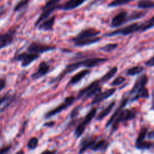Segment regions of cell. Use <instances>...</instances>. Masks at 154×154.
I'll return each instance as SVG.
<instances>
[{"label":"cell","instance_id":"37","mask_svg":"<svg viewBox=\"0 0 154 154\" xmlns=\"http://www.w3.org/2000/svg\"><path fill=\"white\" fill-rule=\"evenodd\" d=\"M80 108H80V106H79V107H76V108H74V109L72 110V111L71 112V114H70L72 118H74V117H75L77 115H78L79 113Z\"/></svg>","mask_w":154,"mask_h":154},{"label":"cell","instance_id":"30","mask_svg":"<svg viewBox=\"0 0 154 154\" xmlns=\"http://www.w3.org/2000/svg\"><path fill=\"white\" fill-rule=\"evenodd\" d=\"M154 27V16L152 17L149 20H146V22L143 23V28H142L141 32H145L149 29Z\"/></svg>","mask_w":154,"mask_h":154},{"label":"cell","instance_id":"21","mask_svg":"<svg viewBox=\"0 0 154 154\" xmlns=\"http://www.w3.org/2000/svg\"><path fill=\"white\" fill-rule=\"evenodd\" d=\"M101 40L100 37H95V38H85V39H82V40L75 41L74 45L77 47H83V46H87V45H93V44L98 43L99 41Z\"/></svg>","mask_w":154,"mask_h":154},{"label":"cell","instance_id":"35","mask_svg":"<svg viewBox=\"0 0 154 154\" xmlns=\"http://www.w3.org/2000/svg\"><path fill=\"white\" fill-rule=\"evenodd\" d=\"M117 47H118L117 44H115V43L108 44V45L102 47V48H101V51H104V52H111V51H114L115 49H116Z\"/></svg>","mask_w":154,"mask_h":154},{"label":"cell","instance_id":"6","mask_svg":"<svg viewBox=\"0 0 154 154\" xmlns=\"http://www.w3.org/2000/svg\"><path fill=\"white\" fill-rule=\"evenodd\" d=\"M55 50V47L51 45H45V44L38 43V42H32L27 48V52L32 53V54H40L47 51H51Z\"/></svg>","mask_w":154,"mask_h":154},{"label":"cell","instance_id":"15","mask_svg":"<svg viewBox=\"0 0 154 154\" xmlns=\"http://www.w3.org/2000/svg\"><path fill=\"white\" fill-rule=\"evenodd\" d=\"M50 66H48V63H46L45 62H42V63L39 64L37 72L32 75V78L36 80L39 79V78H42V77L45 76V75L48 72Z\"/></svg>","mask_w":154,"mask_h":154},{"label":"cell","instance_id":"32","mask_svg":"<svg viewBox=\"0 0 154 154\" xmlns=\"http://www.w3.org/2000/svg\"><path fill=\"white\" fill-rule=\"evenodd\" d=\"M146 134H147V128H142V129H140V132H139L138 135H137V138L135 143L144 141L145 138H146Z\"/></svg>","mask_w":154,"mask_h":154},{"label":"cell","instance_id":"43","mask_svg":"<svg viewBox=\"0 0 154 154\" xmlns=\"http://www.w3.org/2000/svg\"><path fill=\"white\" fill-rule=\"evenodd\" d=\"M152 109L154 110V102H153V105H152Z\"/></svg>","mask_w":154,"mask_h":154},{"label":"cell","instance_id":"38","mask_svg":"<svg viewBox=\"0 0 154 154\" xmlns=\"http://www.w3.org/2000/svg\"><path fill=\"white\" fill-rule=\"evenodd\" d=\"M145 65H146V66H148V67H153L154 66V56L153 57H151L149 60H147V61L145 63Z\"/></svg>","mask_w":154,"mask_h":154},{"label":"cell","instance_id":"28","mask_svg":"<svg viewBox=\"0 0 154 154\" xmlns=\"http://www.w3.org/2000/svg\"><path fill=\"white\" fill-rule=\"evenodd\" d=\"M152 144L149 141H140V142L135 143V146L137 149L139 150H146V149H149L151 147H152Z\"/></svg>","mask_w":154,"mask_h":154},{"label":"cell","instance_id":"25","mask_svg":"<svg viewBox=\"0 0 154 154\" xmlns=\"http://www.w3.org/2000/svg\"><path fill=\"white\" fill-rule=\"evenodd\" d=\"M149 98V91L146 87H143L140 90H139L133 97L132 101H136L140 99H147Z\"/></svg>","mask_w":154,"mask_h":154},{"label":"cell","instance_id":"41","mask_svg":"<svg viewBox=\"0 0 154 154\" xmlns=\"http://www.w3.org/2000/svg\"><path fill=\"white\" fill-rule=\"evenodd\" d=\"M56 151L55 150H46L45 151H43L42 153H41L40 154H55Z\"/></svg>","mask_w":154,"mask_h":154},{"label":"cell","instance_id":"13","mask_svg":"<svg viewBox=\"0 0 154 154\" xmlns=\"http://www.w3.org/2000/svg\"><path fill=\"white\" fill-rule=\"evenodd\" d=\"M116 90L115 88H111L105 90L104 92H101V93H99L94 97L93 100L91 102V105H96V104L100 103V102H103L105 99H108V98H110V96H113L116 93Z\"/></svg>","mask_w":154,"mask_h":154},{"label":"cell","instance_id":"27","mask_svg":"<svg viewBox=\"0 0 154 154\" xmlns=\"http://www.w3.org/2000/svg\"><path fill=\"white\" fill-rule=\"evenodd\" d=\"M145 14H146V12L145 11H134L131 14L128 15V22L140 19V18L145 16Z\"/></svg>","mask_w":154,"mask_h":154},{"label":"cell","instance_id":"7","mask_svg":"<svg viewBox=\"0 0 154 154\" xmlns=\"http://www.w3.org/2000/svg\"><path fill=\"white\" fill-rule=\"evenodd\" d=\"M39 57V54H32V53L29 52H24L17 55L15 59L18 61L21 62V66H22V67H27L32 63H33L35 60H37Z\"/></svg>","mask_w":154,"mask_h":154},{"label":"cell","instance_id":"19","mask_svg":"<svg viewBox=\"0 0 154 154\" xmlns=\"http://www.w3.org/2000/svg\"><path fill=\"white\" fill-rule=\"evenodd\" d=\"M128 98H126V99H124L122 101V102H121V104H120V105L119 106V108H118L117 109L114 111L113 114L111 116V117L110 118V120H109L108 122L107 123V125H106V126H107H107H112V125H113V123H114L115 120H116V117H117L118 114H119V112H120V111H122L124 108H125V105H127V103H128Z\"/></svg>","mask_w":154,"mask_h":154},{"label":"cell","instance_id":"34","mask_svg":"<svg viewBox=\"0 0 154 154\" xmlns=\"http://www.w3.org/2000/svg\"><path fill=\"white\" fill-rule=\"evenodd\" d=\"M125 81V78H124V77L122 76H119L117 77V78H115V79L112 81L110 85H111L112 87H117V86H119L121 85V84H123Z\"/></svg>","mask_w":154,"mask_h":154},{"label":"cell","instance_id":"29","mask_svg":"<svg viewBox=\"0 0 154 154\" xmlns=\"http://www.w3.org/2000/svg\"><path fill=\"white\" fill-rule=\"evenodd\" d=\"M29 3V0H21L20 2H18L16 4V5L14 8V11H20L23 10L24 8L27 7V5Z\"/></svg>","mask_w":154,"mask_h":154},{"label":"cell","instance_id":"31","mask_svg":"<svg viewBox=\"0 0 154 154\" xmlns=\"http://www.w3.org/2000/svg\"><path fill=\"white\" fill-rule=\"evenodd\" d=\"M38 144H39V140L36 137H32L30 139V141H28V144H27V147H28L30 150H34L37 147Z\"/></svg>","mask_w":154,"mask_h":154},{"label":"cell","instance_id":"1","mask_svg":"<svg viewBox=\"0 0 154 154\" xmlns=\"http://www.w3.org/2000/svg\"><path fill=\"white\" fill-rule=\"evenodd\" d=\"M143 28V23H133L129 25L125 26V27L116 29L112 32L106 34V36H115V35H128L133 34L137 32H141Z\"/></svg>","mask_w":154,"mask_h":154},{"label":"cell","instance_id":"5","mask_svg":"<svg viewBox=\"0 0 154 154\" xmlns=\"http://www.w3.org/2000/svg\"><path fill=\"white\" fill-rule=\"evenodd\" d=\"M75 98L74 96H68L67 98H66V99L64 100V102L62 104H60V105H58L57 107H56L55 108L52 109L51 111H48L45 114V118H50V117H53V116L56 115V114H59L61 111H64L65 109L69 108L71 105L73 104V102H75Z\"/></svg>","mask_w":154,"mask_h":154},{"label":"cell","instance_id":"18","mask_svg":"<svg viewBox=\"0 0 154 154\" xmlns=\"http://www.w3.org/2000/svg\"><path fill=\"white\" fill-rule=\"evenodd\" d=\"M89 72H90V71H89L88 69H83V70L79 72L78 73L75 74V75H74V76H72V78L69 80V81L68 82L67 86L73 85V84H77V83L79 82L81 80H82L86 75H88Z\"/></svg>","mask_w":154,"mask_h":154},{"label":"cell","instance_id":"26","mask_svg":"<svg viewBox=\"0 0 154 154\" xmlns=\"http://www.w3.org/2000/svg\"><path fill=\"white\" fill-rule=\"evenodd\" d=\"M143 71V67L140 66H134V67H131V69H128L127 71L126 74L128 76H134V75H139V74L141 73Z\"/></svg>","mask_w":154,"mask_h":154},{"label":"cell","instance_id":"39","mask_svg":"<svg viewBox=\"0 0 154 154\" xmlns=\"http://www.w3.org/2000/svg\"><path fill=\"white\" fill-rule=\"evenodd\" d=\"M5 81L3 79H0V92L5 87Z\"/></svg>","mask_w":154,"mask_h":154},{"label":"cell","instance_id":"17","mask_svg":"<svg viewBox=\"0 0 154 154\" xmlns=\"http://www.w3.org/2000/svg\"><path fill=\"white\" fill-rule=\"evenodd\" d=\"M55 15L50 17L48 19L42 21V22L38 26V27H39V29L40 30H43V31H51V30L53 29L54 23H55Z\"/></svg>","mask_w":154,"mask_h":154},{"label":"cell","instance_id":"10","mask_svg":"<svg viewBox=\"0 0 154 154\" xmlns=\"http://www.w3.org/2000/svg\"><path fill=\"white\" fill-rule=\"evenodd\" d=\"M81 67H85V60H83V61H81V62H75V63H71V64L68 65V66L65 68L64 70L62 72V73L60 74V75H59L55 80H54V82L56 81H60V80H61L65 75L74 72V71H75L76 69H79V68Z\"/></svg>","mask_w":154,"mask_h":154},{"label":"cell","instance_id":"20","mask_svg":"<svg viewBox=\"0 0 154 154\" xmlns=\"http://www.w3.org/2000/svg\"><path fill=\"white\" fill-rule=\"evenodd\" d=\"M107 147H108L107 141L104 139L98 140V138H97L95 142L91 147V150H93V151H104L107 148Z\"/></svg>","mask_w":154,"mask_h":154},{"label":"cell","instance_id":"40","mask_svg":"<svg viewBox=\"0 0 154 154\" xmlns=\"http://www.w3.org/2000/svg\"><path fill=\"white\" fill-rule=\"evenodd\" d=\"M8 99V96H6V95L4 96H1V97H0V105H2L5 102H6Z\"/></svg>","mask_w":154,"mask_h":154},{"label":"cell","instance_id":"3","mask_svg":"<svg viewBox=\"0 0 154 154\" xmlns=\"http://www.w3.org/2000/svg\"><path fill=\"white\" fill-rule=\"evenodd\" d=\"M136 117V111L133 109H122L118 114L114 123L112 125V132H114L117 129L118 126L122 122L133 120Z\"/></svg>","mask_w":154,"mask_h":154},{"label":"cell","instance_id":"22","mask_svg":"<svg viewBox=\"0 0 154 154\" xmlns=\"http://www.w3.org/2000/svg\"><path fill=\"white\" fill-rule=\"evenodd\" d=\"M115 105H116V102H115V101L110 102V103L109 104V105H107V106L104 109H103L102 111H101V112L98 114V117H97V120H103L104 117H107V116L108 115L110 112H111L112 110L113 109V108H114Z\"/></svg>","mask_w":154,"mask_h":154},{"label":"cell","instance_id":"33","mask_svg":"<svg viewBox=\"0 0 154 154\" xmlns=\"http://www.w3.org/2000/svg\"><path fill=\"white\" fill-rule=\"evenodd\" d=\"M60 1H61V0H48V1H47V2L45 3V5L43 6L42 9H47L50 8L56 7V6L58 5Z\"/></svg>","mask_w":154,"mask_h":154},{"label":"cell","instance_id":"9","mask_svg":"<svg viewBox=\"0 0 154 154\" xmlns=\"http://www.w3.org/2000/svg\"><path fill=\"white\" fill-rule=\"evenodd\" d=\"M128 14L125 11L119 12L117 14L115 15L111 20V26L113 28H117L121 26L125 23L128 22Z\"/></svg>","mask_w":154,"mask_h":154},{"label":"cell","instance_id":"11","mask_svg":"<svg viewBox=\"0 0 154 154\" xmlns=\"http://www.w3.org/2000/svg\"><path fill=\"white\" fill-rule=\"evenodd\" d=\"M87 0H68L63 4H59L57 6V10L70 11L79 7Z\"/></svg>","mask_w":154,"mask_h":154},{"label":"cell","instance_id":"2","mask_svg":"<svg viewBox=\"0 0 154 154\" xmlns=\"http://www.w3.org/2000/svg\"><path fill=\"white\" fill-rule=\"evenodd\" d=\"M101 92V81H95L92 82L91 84H89L85 88L82 89L79 93L77 99H81V98H85V99H88V98L95 97L96 95Z\"/></svg>","mask_w":154,"mask_h":154},{"label":"cell","instance_id":"23","mask_svg":"<svg viewBox=\"0 0 154 154\" xmlns=\"http://www.w3.org/2000/svg\"><path fill=\"white\" fill-rule=\"evenodd\" d=\"M117 71H118L117 67L112 68L110 70H109V72H107V73H106L105 75L101 78V79L100 80V81H101V83H106L107 82V81H109L110 79H112V78L114 77V75H116Z\"/></svg>","mask_w":154,"mask_h":154},{"label":"cell","instance_id":"36","mask_svg":"<svg viewBox=\"0 0 154 154\" xmlns=\"http://www.w3.org/2000/svg\"><path fill=\"white\" fill-rule=\"evenodd\" d=\"M11 149V145H7L5 146V147H2V148H0V154H8Z\"/></svg>","mask_w":154,"mask_h":154},{"label":"cell","instance_id":"12","mask_svg":"<svg viewBox=\"0 0 154 154\" xmlns=\"http://www.w3.org/2000/svg\"><path fill=\"white\" fill-rule=\"evenodd\" d=\"M148 78L146 76V75H142L140 76H139L138 78H137V80L135 81V83H134V86L131 88V92H130V95H135L139 90H140L141 89H143V87H146V83H147Z\"/></svg>","mask_w":154,"mask_h":154},{"label":"cell","instance_id":"42","mask_svg":"<svg viewBox=\"0 0 154 154\" xmlns=\"http://www.w3.org/2000/svg\"><path fill=\"white\" fill-rule=\"evenodd\" d=\"M15 154H24V151L23 150H19L18 153H16Z\"/></svg>","mask_w":154,"mask_h":154},{"label":"cell","instance_id":"16","mask_svg":"<svg viewBox=\"0 0 154 154\" xmlns=\"http://www.w3.org/2000/svg\"><path fill=\"white\" fill-rule=\"evenodd\" d=\"M98 138H94V137H85V138H83L82 140L81 143H80V150H79V153L82 154L84 152H85L86 150L91 149V147H92V145L94 144V143L95 142V141L97 140Z\"/></svg>","mask_w":154,"mask_h":154},{"label":"cell","instance_id":"8","mask_svg":"<svg viewBox=\"0 0 154 154\" xmlns=\"http://www.w3.org/2000/svg\"><path fill=\"white\" fill-rule=\"evenodd\" d=\"M100 31L95 28H87L85 29L82 30L79 34L75 35V38L72 39V42L78 40H82V39H85V38H95L98 37V35H100Z\"/></svg>","mask_w":154,"mask_h":154},{"label":"cell","instance_id":"24","mask_svg":"<svg viewBox=\"0 0 154 154\" xmlns=\"http://www.w3.org/2000/svg\"><path fill=\"white\" fill-rule=\"evenodd\" d=\"M137 7L141 9L153 8L154 1L152 0H140L137 2Z\"/></svg>","mask_w":154,"mask_h":154},{"label":"cell","instance_id":"4","mask_svg":"<svg viewBox=\"0 0 154 154\" xmlns=\"http://www.w3.org/2000/svg\"><path fill=\"white\" fill-rule=\"evenodd\" d=\"M96 114H97V108H93L88 113L87 115L85 117V118L83 119L81 123L76 126V128H75V132H74L75 136L76 137V138H79V137L82 135L83 132H84L85 130L87 125L91 121V120L95 117Z\"/></svg>","mask_w":154,"mask_h":154},{"label":"cell","instance_id":"14","mask_svg":"<svg viewBox=\"0 0 154 154\" xmlns=\"http://www.w3.org/2000/svg\"><path fill=\"white\" fill-rule=\"evenodd\" d=\"M14 34L11 32L0 34V49L6 48L13 43Z\"/></svg>","mask_w":154,"mask_h":154}]
</instances>
